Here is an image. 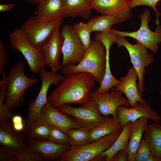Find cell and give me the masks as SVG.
<instances>
[{
  "label": "cell",
  "mask_w": 161,
  "mask_h": 161,
  "mask_svg": "<svg viewBox=\"0 0 161 161\" xmlns=\"http://www.w3.org/2000/svg\"><path fill=\"white\" fill-rule=\"evenodd\" d=\"M95 81L93 76L88 73L66 75L64 78L49 95L48 101L56 108L65 104H82L90 100V93Z\"/></svg>",
  "instance_id": "1"
},
{
  "label": "cell",
  "mask_w": 161,
  "mask_h": 161,
  "mask_svg": "<svg viewBox=\"0 0 161 161\" xmlns=\"http://www.w3.org/2000/svg\"><path fill=\"white\" fill-rule=\"evenodd\" d=\"M106 54L104 46L101 42L92 41L81 61L77 64L64 65L61 69V72L65 75L88 73L100 84L105 72Z\"/></svg>",
  "instance_id": "2"
},
{
  "label": "cell",
  "mask_w": 161,
  "mask_h": 161,
  "mask_svg": "<svg viewBox=\"0 0 161 161\" xmlns=\"http://www.w3.org/2000/svg\"><path fill=\"white\" fill-rule=\"evenodd\" d=\"M25 65L18 61L9 70L7 76V87L4 104L10 110L19 107L24 102V92L38 80L27 77L24 72Z\"/></svg>",
  "instance_id": "3"
},
{
  "label": "cell",
  "mask_w": 161,
  "mask_h": 161,
  "mask_svg": "<svg viewBox=\"0 0 161 161\" xmlns=\"http://www.w3.org/2000/svg\"><path fill=\"white\" fill-rule=\"evenodd\" d=\"M122 130H117L82 146L71 145L58 160L60 161H88L98 158L102 153L112 146Z\"/></svg>",
  "instance_id": "4"
},
{
  "label": "cell",
  "mask_w": 161,
  "mask_h": 161,
  "mask_svg": "<svg viewBox=\"0 0 161 161\" xmlns=\"http://www.w3.org/2000/svg\"><path fill=\"white\" fill-rule=\"evenodd\" d=\"M115 43L119 48L125 47L129 52L131 62L138 75V89L142 97L144 91V75L146 73L145 69L154 61V55L152 53H149L147 48L142 44L137 42L136 44H132L124 37L117 35Z\"/></svg>",
  "instance_id": "5"
},
{
  "label": "cell",
  "mask_w": 161,
  "mask_h": 161,
  "mask_svg": "<svg viewBox=\"0 0 161 161\" xmlns=\"http://www.w3.org/2000/svg\"><path fill=\"white\" fill-rule=\"evenodd\" d=\"M63 18L44 22L34 16L28 18L19 29L30 44L40 49L48 42L57 27L61 25Z\"/></svg>",
  "instance_id": "6"
},
{
  "label": "cell",
  "mask_w": 161,
  "mask_h": 161,
  "mask_svg": "<svg viewBox=\"0 0 161 161\" xmlns=\"http://www.w3.org/2000/svg\"><path fill=\"white\" fill-rule=\"evenodd\" d=\"M59 111L72 117L81 127L91 130L103 122L109 117L101 115L97 103L90 100L79 107H74L67 104L56 108Z\"/></svg>",
  "instance_id": "7"
},
{
  "label": "cell",
  "mask_w": 161,
  "mask_h": 161,
  "mask_svg": "<svg viewBox=\"0 0 161 161\" xmlns=\"http://www.w3.org/2000/svg\"><path fill=\"white\" fill-rule=\"evenodd\" d=\"M140 18L141 25L139 29L137 31L126 32L111 29L110 32L122 37L133 38L153 52L156 53L158 50V44L161 43V26L159 24L157 25L154 31L151 30L148 26L150 13L146 9L140 15Z\"/></svg>",
  "instance_id": "8"
},
{
  "label": "cell",
  "mask_w": 161,
  "mask_h": 161,
  "mask_svg": "<svg viewBox=\"0 0 161 161\" xmlns=\"http://www.w3.org/2000/svg\"><path fill=\"white\" fill-rule=\"evenodd\" d=\"M9 37L11 47L22 54L31 72L37 74L45 69L40 49L36 48L30 44L19 28L14 29Z\"/></svg>",
  "instance_id": "9"
},
{
  "label": "cell",
  "mask_w": 161,
  "mask_h": 161,
  "mask_svg": "<svg viewBox=\"0 0 161 161\" xmlns=\"http://www.w3.org/2000/svg\"><path fill=\"white\" fill-rule=\"evenodd\" d=\"M61 32L64 38L62 49L63 60L61 65V68L66 64H75L79 63L86 50L74 30L73 26L65 24Z\"/></svg>",
  "instance_id": "10"
},
{
  "label": "cell",
  "mask_w": 161,
  "mask_h": 161,
  "mask_svg": "<svg viewBox=\"0 0 161 161\" xmlns=\"http://www.w3.org/2000/svg\"><path fill=\"white\" fill-rule=\"evenodd\" d=\"M39 74L41 81L40 89L36 98L29 105L27 120L38 117L41 109L48 102L47 94L50 86L52 84L58 86L66 76L57 72L51 70L48 71L45 69L41 70Z\"/></svg>",
  "instance_id": "11"
},
{
  "label": "cell",
  "mask_w": 161,
  "mask_h": 161,
  "mask_svg": "<svg viewBox=\"0 0 161 161\" xmlns=\"http://www.w3.org/2000/svg\"><path fill=\"white\" fill-rule=\"evenodd\" d=\"M90 100L97 105L100 114L104 116L112 115L117 118V111L121 106L129 107L130 104L127 98L123 95V93L112 87L110 92L106 94H99L90 92Z\"/></svg>",
  "instance_id": "12"
},
{
  "label": "cell",
  "mask_w": 161,
  "mask_h": 161,
  "mask_svg": "<svg viewBox=\"0 0 161 161\" xmlns=\"http://www.w3.org/2000/svg\"><path fill=\"white\" fill-rule=\"evenodd\" d=\"M130 3V0H92V9L114 16L118 23L131 18Z\"/></svg>",
  "instance_id": "13"
},
{
  "label": "cell",
  "mask_w": 161,
  "mask_h": 161,
  "mask_svg": "<svg viewBox=\"0 0 161 161\" xmlns=\"http://www.w3.org/2000/svg\"><path fill=\"white\" fill-rule=\"evenodd\" d=\"M58 27L52 34L50 39L45 45L40 48L43 62L51 70L58 72L61 68L60 63L64 41L63 37Z\"/></svg>",
  "instance_id": "14"
},
{
  "label": "cell",
  "mask_w": 161,
  "mask_h": 161,
  "mask_svg": "<svg viewBox=\"0 0 161 161\" xmlns=\"http://www.w3.org/2000/svg\"><path fill=\"white\" fill-rule=\"evenodd\" d=\"M117 119L123 127L127 122H133L137 119L145 117L154 122L160 123L161 117L157 112L153 110L147 104L140 101L136 102L133 107L122 105L117 111Z\"/></svg>",
  "instance_id": "15"
},
{
  "label": "cell",
  "mask_w": 161,
  "mask_h": 161,
  "mask_svg": "<svg viewBox=\"0 0 161 161\" xmlns=\"http://www.w3.org/2000/svg\"><path fill=\"white\" fill-rule=\"evenodd\" d=\"M39 116L50 126L58 128L66 133L70 129L81 127L72 117L61 112L48 101L41 109Z\"/></svg>",
  "instance_id": "16"
},
{
  "label": "cell",
  "mask_w": 161,
  "mask_h": 161,
  "mask_svg": "<svg viewBox=\"0 0 161 161\" xmlns=\"http://www.w3.org/2000/svg\"><path fill=\"white\" fill-rule=\"evenodd\" d=\"M0 144L1 146L13 151L27 146L26 137L21 132L15 130L8 119L0 120Z\"/></svg>",
  "instance_id": "17"
},
{
  "label": "cell",
  "mask_w": 161,
  "mask_h": 161,
  "mask_svg": "<svg viewBox=\"0 0 161 161\" xmlns=\"http://www.w3.org/2000/svg\"><path fill=\"white\" fill-rule=\"evenodd\" d=\"M137 72L133 67H130L126 76L121 77L119 83L115 86V89L124 93L128 99L131 107L138 101L147 103L140 95L138 89Z\"/></svg>",
  "instance_id": "18"
},
{
  "label": "cell",
  "mask_w": 161,
  "mask_h": 161,
  "mask_svg": "<svg viewBox=\"0 0 161 161\" xmlns=\"http://www.w3.org/2000/svg\"><path fill=\"white\" fill-rule=\"evenodd\" d=\"M27 146L44 157L47 160L58 159L70 147V145H62L48 140H38L27 137Z\"/></svg>",
  "instance_id": "19"
},
{
  "label": "cell",
  "mask_w": 161,
  "mask_h": 161,
  "mask_svg": "<svg viewBox=\"0 0 161 161\" xmlns=\"http://www.w3.org/2000/svg\"><path fill=\"white\" fill-rule=\"evenodd\" d=\"M64 0H43L37 4L34 14L40 21L51 22L64 18Z\"/></svg>",
  "instance_id": "20"
},
{
  "label": "cell",
  "mask_w": 161,
  "mask_h": 161,
  "mask_svg": "<svg viewBox=\"0 0 161 161\" xmlns=\"http://www.w3.org/2000/svg\"><path fill=\"white\" fill-rule=\"evenodd\" d=\"M148 119L142 117L131 122L128 151V161H134L135 154L140 145L142 135L148 123Z\"/></svg>",
  "instance_id": "21"
},
{
  "label": "cell",
  "mask_w": 161,
  "mask_h": 161,
  "mask_svg": "<svg viewBox=\"0 0 161 161\" xmlns=\"http://www.w3.org/2000/svg\"><path fill=\"white\" fill-rule=\"evenodd\" d=\"M92 0H64V18L79 16L87 20L92 14Z\"/></svg>",
  "instance_id": "22"
},
{
  "label": "cell",
  "mask_w": 161,
  "mask_h": 161,
  "mask_svg": "<svg viewBox=\"0 0 161 161\" xmlns=\"http://www.w3.org/2000/svg\"><path fill=\"white\" fill-rule=\"evenodd\" d=\"M50 126L39 116L24 122V134L25 136L38 140H47Z\"/></svg>",
  "instance_id": "23"
},
{
  "label": "cell",
  "mask_w": 161,
  "mask_h": 161,
  "mask_svg": "<svg viewBox=\"0 0 161 161\" xmlns=\"http://www.w3.org/2000/svg\"><path fill=\"white\" fill-rule=\"evenodd\" d=\"M47 159L43 156L27 146L18 151H13L1 147L0 161H45Z\"/></svg>",
  "instance_id": "24"
},
{
  "label": "cell",
  "mask_w": 161,
  "mask_h": 161,
  "mask_svg": "<svg viewBox=\"0 0 161 161\" xmlns=\"http://www.w3.org/2000/svg\"><path fill=\"white\" fill-rule=\"evenodd\" d=\"M131 126V122L126 123L123 126L122 131L112 146L103 152L99 158H105L106 161H111L114 154L118 151L128 149Z\"/></svg>",
  "instance_id": "25"
},
{
  "label": "cell",
  "mask_w": 161,
  "mask_h": 161,
  "mask_svg": "<svg viewBox=\"0 0 161 161\" xmlns=\"http://www.w3.org/2000/svg\"><path fill=\"white\" fill-rule=\"evenodd\" d=\"M144 139L151 153L161 159V125L155 122L148 124L144 131Z\"/></svg>",
  "instance_id": "26"
},
{
  "label": "cell",
  "mask_w": 161,
  "mask_h": 161,
  "mask_svg": "<svg viewBox=\"0 0 161 161\" xmlns=\"http://www.w3.org/2000/svg\"><path fill=\"white\" fill-rule=\"evenodd\" d=\"M123 127L117 118L109 117L98 125L90 130L89 138L91 142L98 140Z\"/></svg>",
  "instance_id": "27"
},
{
  "label": "cell",
  "mask_w": 161,
  "mask_h": 161,
  "mask_svg": "<svg viewBox=\"0 0 161 161\" xmlns=\"http://www.w3.org/2000/svg\"><path fill=\"white\" fill-rule=\"evenodd\" d=\"M117 24L118 21L114 16L105 15L94 17L90 19L87 23L91 32L94 31L110 32L112 26Z\"/></svg>",
  "instance_id": "28"
},
{
  "label": "cell",
  "mask_w": 161,
  "mask_h": 161,
  "mask_svg": "<svg viewBox=\"0 0 161 161\" xmlns=\"http://www.w3.org/2000/svg\"><path fill=\"white\" fill-rule=\"evenodd\" d=\"M90 130L83 127L68 130L66 133L69 137L70 145L80 146L90 143Z\"/></svg>",
  "instance_id": "29"
},
{
  "label": "cell",
  "mask_w": 161,
  "mask_h": 161,
  "mask_svg": "<svg viewBox=\"0 0 161 161\" xmlns=\"http://www.w3.org/2000/svg\"><path fill=\"white\" fill-rule=\"evenodd\" d=\"M105 72L100 86L95 92L99 94H106L109 92L111 89L119 82L112 74L110 68L109 57H106Z\"/></svg>",
  "instance_id": "30"
},
{
  "label": "cell",
  "mask_w": 161,
  "mask_h": 161,
  "mask_svg": "<svg viewBox=\"0 0 161 161\" xmlns=\"http://www.w3.org/2000/svg\"><path fill=\"white\" fill-rule=\"evenodd\" d=\"M74 30L78 35L85 48L87 50L90 46L92 41L90 32L87 23L80 22L73 26Z\"/></svg>",
  "instance_id": "31"
},
{
  "label": "cell",
  "mask_w": 161,
  "mask_h": 161,
  "mask_svg": "<svg viewBox=\"0 0 161 161\" xmlns=\"http://www.w3.org/2000/svg\"><path fill=\"white\" fill-rule=\"evenodd\" d=\"M47 140L61 145H70L69 137L66 133L54 126H50Z\"/></svg>",
  "instance_id": "32"
},
{
  "label": "cell",
  "mask_w": 161,
  "mask_h": 161,
  "mask_svg": "<svg viewBox=\"0 0 161 161\" xmlns=\"http://www.w3.org/2000/svg\"><path fill=\"white\" fill-rule=\"evenodd\" d=\"M117 35L111 32H97L95 36V40L101 42L106 51V55L109 56L110 50L112 44L116 42Z\"/></svg>",
  "instance_id": "33"
},
{
  "label": "cell",
  "mask_w": 161,
  "mask_h": 161,
  "mask_svg": "<svg viewBox=\"0 0 161 161\" xmlns=\"http://www.w3.org/2000/svg\"><path fill=\"white\" fill-rule=\"evenodd\" d=\"M151 154L147 143L144 138L142 139L135 154L134 161H146Z\"/></svg>",
  "instance_id": "34"
},
{
  "label": "cell",
  "mask_w": 161,
  "mask_h": 161,
  "mask_svg": "<svg viewBox=\"0 0 161 161\" xmlns=\"http://www.w3.org/2000/svg\"><path fill=\"white\" fill-rule=\"evenodd\" d=\"M161 0H130V6L131 8L137 6H148L151 7L155 12L156 16V24H160L159 18L160 16V12L157 9V3Z\"/></svg>",
  "instance_id": "35"
},
{
  "label": "cell",
  "mask_w": 161,
  "mask_h": 161,
  "mask_svg": "<svg viewBox=\"0 0 161 161\" xmlns=\"http://www.w3.org/2000/svg\"><path fill=\"white\" fill-rule=\"evenodd\" d=\"M7 56L4 47L0 41V74L3 72L7 64Z\"/></svg>",
  "instance_id": "36"
},
{
  "label": "cell",
  "mask_w": 161,
  "mask_h": 161,
  "mask_svg": "<svg viewBox=\"0 0 161 161\" xmlns=\"http://www.w3.org/2000/svg\"><path fill=\"white\" fill-rule=\"evenodd\" d=\"M128 161V149L121 150L117 152L111 160V161Z\"/></svg>",
  "instance_id": "37"
},
{
  "label": "cell",
  "mask_w": 161,
  "mask_h": 161,
  "mask_svg": "<svg viewBox=\"0 0 161 161\" xmlns=\"http://www.w3.org/2000/svg\"><path fill=\"white\" fill-rule=\"evenodd\" d=\"M14 7L13 4H0V12L7 11L11 10Z\"/></svg>",
  "instance_id": "38"
},
{
  "label": "cell",
  "mask_w": 161,
  "mask_h": 161,
  "mask_svg": "<svg viewBox=\"0 0 161 161\" xmlns=\"http://www.w3.org/2000/svg\"><path fill=\"white\" fill-rule=\"evenodd\" d=\"M11 120L13 124L23 122L22 117L18 114H14Z\"/></svg>",
  "instance_id": "39"
},
{
  "label": "cell",
  "mask_w": 161,
  "mask_h": 161,
  "mask_svg": "<svg viewBox=\"0 0 161 161\" xmlns=\"http://www.w3.org/2000/svg\"><path fill=\"white\" fill-rule=\"evenodd\" d=\"M161 159L157 157L152 154L150 155L146 161H161Z\"/></svg>",
  "instance_id": "40"
},
{
  "label": "cell",
  "mask_w": 161,
  "mask_h": 161,
  "mask_svg": "<svg viewBox=\"0 0 161 161\" xmlns=\"http://www.w3.org/2000/svg\"><path fill=\"white\" fill-rule=\"evenodd\" d=\"M30 2L34 4H38L43 0H27Z\"/></svg>",
  "instance_id": "41"
},
{
  "label": "cell",
  "mask_w": 161,
  "mask_h": 161,
  "mask_svg": "<svg viewBox=\"0 0 161 161\" xmlns=\"http://www.w3.org/2000/svg\"><path fill=\"white\" fill-rule=\"evenodd\" d=\"M160 94L161 96V90L160 91Z\"/></svg>",
  "instance_id": "42"
},
{
  "label": "cell",
  "mask_w": 161,
  "mask_h": 161,
  "mask_svg": "<svg viewBox=\"0 0 161 161\" xmlns=\"http://www.w3.org/2000/svg\"><path fill=\"white\" fill-rule=\"evenodd\" d=\"M160 89H161V82L160 83Z\"/></svg>",
  "instance_id": "43"
}]
</instances>
